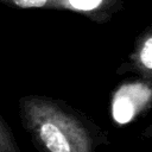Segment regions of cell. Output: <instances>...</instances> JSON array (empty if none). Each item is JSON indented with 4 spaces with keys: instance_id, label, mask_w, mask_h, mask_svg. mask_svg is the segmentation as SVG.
Here are the masks:
<instances>
[{
    "instance_id": "1",
    "label": "cell",
    "mask_w": 152,
    "mask_h": 152,
    "mask_svg": "<svg viewBox=\"0 0 152 152\" xmlns=\"http://www.w3.org/2000/svg\"><path fill=\"white\" fill-rule=\"evenodd\" d=\"M19 115L37 152H100L110 142L106 129L61 99L21 96Z\"/></svg>"
},
{
    "instance_id": "2",
    "label": "cell",
    "mask_w": 152,
    "mask_h": 152,
    "mask_svg": "<svg viewBox=\"0 0 152 152\" xmlns=\"http://www.w3.org/2000/svg\"><path fill=\"white\" fill-rule=\"evenodd\" d=\"M131 72L152 89V24L144 28L134 40L133 49L118 74Z\"/></svg>"
},
{
    "instance_id": "3",
    "label": "cell",
    "mask_w": 152,
    "mask_h": 152,
    "mask_svg": "<svg viewBox=\"0 0 152 152\" xmlns=\"http://www.w3.org/2000/svg\"><path fill=\"white\" fill-rule=\"evenodd\" d=\"M0 152H21L15 135L6 120L0 115Z\"/></svg>"
},
{
    "instance_id": "4",
    "label": "cell",
    "mask_w": 152,
    "mask_h": 152,
    "mask_svg": "<svg viewBox=\"0 0 152 152\" xmlns=\"http://www.w3.org/2000/svg\"><path fill=\"white\" fill-rule=\"evenodd\" d=\"M140 137L144 139H152V124L147 125L140 133Z\"/></svg>"
}]
</instances>
